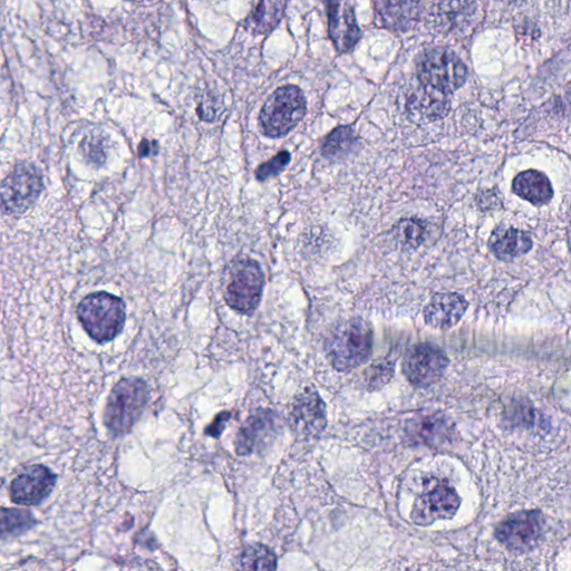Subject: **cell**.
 Returning a JSON list of instances; mask_svg holds the SVG:
<instances>
[{
  "instance_id": "cell-1",
  "label": "cell",
  "mask_w": 571,
  "mask_h": 571,
  "mask_svg": "<svg viewBox=\"0 0 571 571\" xmlns=\"http://www.w3.org/2000/svg\"><path fill=\"white\" fill-rule=\"evenodd\" d=\"M77 316L86 333L103 344L113 341L123 331L127 312L121 298L100 292L82 300Z\"/></svg>"
},
{
  "instance_id": "cell-2",
  "label": "cell",
  "mask_w": 571,
  "mask_h": 571,
  "mask_svg": "<svg viewBox=\"0 0 571 571\" xmlns=\"http://www.w3.org/2000/svg\"><path fill=\"white\" fill-rule=\"evenodd\" d=\"M372 346V328L360 318L338 326L325 345L329 361L341 372L356 369L369 360Z\"/></svg>"
},
{
  "instance_id": "cell-3",
  "label": "cell",
  "mask_w": 571,
  "mask_h": 571,
  "mask_svg": "<svg viewBox=\"0 0 571 571\" xmlns=\"http://www.w3.org/2000/svg\"><path fill=\"white\" fill-rule=\"evenodd\" d=\"M150 398L147 383L124 379L113 387L104 412L106 428L116 437L129 433L141 418Z\"/></svg>"
},
{
  "instance_id": "cell-4",
  "label": "cell",
  "mask_w": 571,
  "mask_h": 571,
  "mask_svg": "<svg viewBox=\"0 0 571 571\" xmlns=\"http://www.w3.org/2000/svg\"><path fill=\"white\" fill-rule=\"evenodd\" d=\"M307 111L305 95L299 87H280L264 104L259 115L261 130L268 138L284 137L304 119Z\"/></svg>"
},
{
  "instance_id": "cell-5",
  "label": "cell",
  "mask_w": 571,
  "mask_h": 571,
  "mask_svg": "<svg viewBox=\"0 0 571 571\" xmlns=\"http://www.w3.org/2000/svg\"><path fill=\"white\" fill-rule=\"evenodd\" d=\"M226 303L241 314L255 311L263 296L265 278L257 261L248 258L232 261L225 277Z\"/></svg>"
},
{
  "instance_id": "cell-6",
  "label": "cell",
  "mask_w": 571,
  "mask_h": 571,
  "mask_svg": "<svg viewBox=\"0 0 571 571\" xmlns=\"http://www.w3.org/2000/svg\"><path fill=\"white\" fill-rule=\"evenodd\" d=\"M420 83L451 94L466 83L467 66L447 48H434L423 53L416 65Z\"/></svg>"
},
{
  "instance_id": "cell-7",
  "label": "cell",
  "mask_w": 571,
  "mask_h": 571,
  "mask_svg": "<svg viewBox=\"0 0 571 571\" xmlns=\"http://www.w3.org/2000/svg\"><path fill=\"white\" fill-rule=\"evenodd\" d=\"M42 173L33 163H18L2 185V206L8 215H21L31 208L43 191Z\"/></svg>"
},
{
  "instance_id": "cell-8",
  "label": "cell",
  "mask_w": 571,
  "mask_h": 571,
  "mask_svg": "<svg viewBox=\"0 0 571 571\" xmlns=\"http://www.w3.org/2000/svg\"><path fill=\"white\" fill-rule=\"evenodd\" d=\"M461 499L448 482L432 480L421 496L415 500L412 520L416 525L430 526L438 520L456 516Z\"/></svg>"
},
{
  "instance_id": "cell-9",
  "label": "cell",
  "mask_w": 571,
  "mask_h": 571,
  "mask_svg": "<svg viewBox=\"0 0 571 571\" xmlns=\"http://www.w3.org/2000/svg\"><path fill=\"white\" fill-rule=\"evenodd\" d=\"M544 527V517L539 511H520L501 522L496 537L509 550L525 553L537 545Z\"/></svg>"
},
{
  "instance_id": "cell-10",
  "label": "cell",
  "mask_w": 571,
  "mask_h": 571,
  "mask_svg": "<svg viewBox=\"0 0 571 571\" xmlns=\"http://www.w3.org/2000/svg\"><path fill=\"white\" fill-rule=\"evenodd\" d=\"M449 364L448 356L433 344H419L405 357L403 372L415 386L428 387L441 379Z\"/></svg>"
},
{
  "instance_id": "cell-11",
  "label": "cell",
  "mask_w": 571,
  "mask_h": 571,
  "mask_svg": "<svg viewBox=\"0 0 571 571\" xmlns=\"http://www.w3.org/2000/svg\"><path fill=\"white\" fill-rule=\"evenodd\" d=\"M56 480L55 474L41 464L28 467L12 482L9 489L12 501L19 506L40 505L51 495Z\"/></svg>"
},
{
  "instance_id": "cell-12",
  "label": "cell",
  "mask_w": 571,
  "mask_h": 571,
  "mask_svg": "<svg viewBox=\"0 0 571 571\" xmlns=\"http://www.w3.org/2000/svg\"><path fill=\"white\" fill-rule=\"evenodd\" d=\"M326 8L329 36L336 50L341 53L352 50L361 38L353 7L347 0H326Z\"/></svg>"
},
{
  "instance_id": "cell-13",
  "label": "cell",
  "mask_w": 571,
  "mask_h": 571,
  "mask_svg": "<svg viewBox=\"0 0 571 571\" xmlns=\"http://www.w3.org/2000/svg\"><path fill=\"white\" fill-rule=\"evenodd\" d=\"M290 419L299 435L317 437L326 427L325 404L317 393L305 392L295 402Z\"/></svg>"
},
{
  "instance_id": "cell-14",
  "label": "cell",
  "mask_w": 571,
  "mask_h": 571,
  "mask_svg": "<svg viewBox=\"0 0 571 571\" xmlns=\"http://www.w3.org/2000/svg\"><path fill=\"white\" fill-rule=\"evenodd\" d=\"M468 307L467 299L462 295L440 293L424 308V321L435 329H449L460 322Z\"/></svg>"
},
{
  "instance_id": "cell-15",
  "label": "cell",
  "mask_w": 571,
  "mask_h": 571,
  "mask_svg": "<svg viewBox=\"0 0 571 571\" xmlns=\"http://www.w3.org/2000/svg\"><path fill=\"white\" fill-rule=\"evenodd\" d=\"M449 94L421 84L410 96L408 109L415 118L435 121L443 118L450 110Z\"/></svg>"
},
{
  "instance_id": "cell-16",
  "label": "cell",
  "mask_w": 571,
  "mask_h": 571,
  "mask_svg": "<svg viewBox=\"0 0 571 571\" xmlns=\"http://www.w3.org/2000/svg\"><path fill=\"white\" fill-rule=\"evenodd\" d=\"M489 247L497 258L509 261L524 256L532 248L527 232L515 228H498L492 232Z\"/></svg>"
},
{
  "instance_id": "cell-17",
  "label": "cell",
  "mask_w": 571,
  "mask_h": 571,
  "mask_svg": "<svg viewBox=\"0 0 571 571\" xmlns=\"http://www.w3.org/2000/svg\"><path fill=\"white\" fill-rule=\"evenodd\" d=\"M516 195L534 205L541 206L554 197V190L546 174L528 170L518 174L512 185Z\"/></svg>"
},
{
  "instance_id": "cell-18",
  "label": "cell",
  "mask_w": 571,
  "mask_h": 571,
  "mask_svg": "<svg viewBox=\"0 0 571 571\" xmlns=\"http://www.w3.org/2000/svg\"><path fill=\"white\" fill-rule=\"evenodd\" d=\"M284 11L285 0H255L247 28L255 34H269L282 21Z\"/></svg>"
},
{
  "instance_id": "cell-19",
  "label": "cell",
  "mask_w": 571,
  "mask_h": 571,
  "mask_svg": "<svg viewBox=\"0 0 571 571\" xmlns=\"http://www.w3.org/2000/svg\"><path fill=\"white\" fill-rule=\"evenodd\" d=\"M274 428L273 414L260 412L250 418L240 430L236 450L240 456H245L254 451L257 443L265 437L266 433Z\"/></svg>"
},
{
  "instance_id": "cell-20",
  "label": "cell",
  "mask_w": 571,
  "mask_h": 571,
  "mask_svg": "<svg viewBox=\"0 0 571 571\" xmlns=\"http://www.w3.org/2000/svg\"><path fill=\"white\" fill-rule=\"evenodd\" d=\"M356 134L352 127H341L328 134L322 147L327 158L342 157L350 152L356 143Z\"/></svg>"
},
{
  "instance_id": "cell-21",
  "label": "cell",
  "mask_w": 571,
  "mask_h": 571,
  "mask_svg": "<svg viewBox=\"0 0 571 571\" xmlns=\"http://www.w3.org/2000/svg\"><path fill=\"white\" fill-rule=\"evenodd\" d=\"M424 222L419 219H402L393 228V235L401 246L406 248H418L425 238Z\"/></svg>"
},
{
  "instance_id": "cell-22",
  "label": "cell",
  "mask_w": 571,
  "mask_h": 571,
  "mask_svg": "<svg viewBox=\"0 0 571 571\" xmlns=\"http://www.w3.org/2000/svg\"><path fill=\"white\" fill-rule=\"evenodd\" d=\"M240 566L247 570H275L277 559L272 550L263 545H255L244 551Z\"/></svg>"
},
{
  "instance_id": "cell-23",
  "label": "cell",
  "mask_w": 571,
  "mask_h": 571,
  "mask_svg": "<svg viewBox=\"0 0 571 571\" xmlns=\"http://www.w3.org/2000/svg\"><path fill=\"white\" fill-rule=\"evenodd\" d=\"M35 524L36 521L29 511L7 508L2 510L3 536L22 534Z\"/></svg>"
},
{
  "instance_id": "cell-24",
  "label": "cell",
  "mask_w": 571,
  "mask_h": 571,
  "mask_svg": "<svg viewBox=\"0 0 571 571\" xmlns=\"http://www.w3.org/2000/svg\"><path fill=\"white\" fill-rule=\"evenodd\" d=\"M289 162L290 153L288 151H280L273 159L260 164L256 170L257 180L265 181L277 176V174L282 172L288 166Z\"/></svg>"
},
{
  "instance_id": "cell-25",
  "label": "cell",
  "mask_w": 571,
  "mask_h": 571,
  "mask_svg": "<svg viewBox=\"0 0 571 571\" xmlns=\"http://www.w3.org/2000/svg\"><path fill=\"white\" fill-rule=\"evenodd\" d=\"M84 149L86 156L90 158L91 162L102 163L105 160L104 152L99 144L100 142L94 140H85Z\"/></svg>"
},
{
  "instance_id": "cell-26",
  "label": "cell",
  "mask_w": 571,
  "mask_h": 571,
  "mask_svg": "<svg viewBox=\"0 0 571 571\" xmlns=\"http://www.w3.org/2000/svg\"><path fill=\"white\" fill-rule=\"evenodd\" d=\"M231 414L230 413H221L217 416L214 422L210 425L207 429V434L211 435V437L219 438L222 431L225 430L226 423L229 421Z\"/></svg>"
},
{
  "instance_id": "cell-27",
  "label": "cell",
  "mask_w": 571,
  "mask_h": 571,
  "mask_svg": "<svg viewBox=\"0 0 571 571\" xmlns=\"http://www.w3.org/2000/svg\"><path fill=\"white\" fill-rule=\"evenodd\" d=\"M158 151L159 147L157 142L143 140L140 143L139 154L141 158H148L153 156V154H157Z\"/></svg>"
},
{
  "instance_id": "cell-28",
  "label": "cell",
  "mask_w": 571,
  "mask_h": 571,
  "mask_svg": "<svg viewBox=\"0 0 571 571\" xmlns=\"http://www.w3.org/2000/svg\"><path fill=\"white\" fill-rule=\"evenodd\" d=\"M394 5H405V3L408 4H414L415 2H419V0H392Z\"/></svg>"
}]
</instances>
